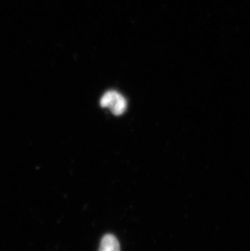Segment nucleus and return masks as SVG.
<instances>
[{"instance_id": "obj_2", "label": "nucleus", "mask_w": 250, "mask_h": 251, "mask_svg": "<svg viewBox=\"0 0 250 251\" xmlns=\"http://www.w3.org/2000/svg\"><path fill=\"white\" fill-rule=\"evenodd\" d=\"M99 251H121L118 240L113 235H105L101 239Z\"/></svg>"}, {"instance_id": "obj_1", "label": "nucleus", "mask_w": 250, "mask_h": 251, "mask_svg": "<svg viewBox=\"0 0 250 251\" xmlns=\"http://www.w3.org/2000/svg\"><path fill=\"white\" fill-rule=\"evenodd\" d=\"M101 107L109 108L115 116H121L127 108V101L123 95L115 90H109L100 100Z\"/></svg>"}]
</instances>
